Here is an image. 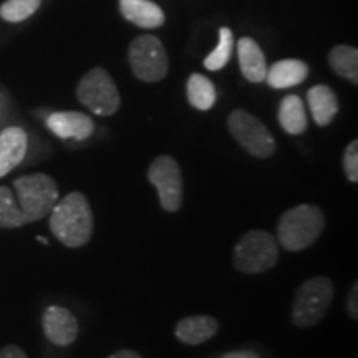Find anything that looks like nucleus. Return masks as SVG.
<instances>
[{
	"instance_id": "obj_1",
	"label": "nucleus",
	"mask_w": 358,
	"mask_h": 358,
	"mask_svg": "<svg viewBox=\"0 0 358 358\" xmlns=\"http://www.w3.org/2000/svg\"><path fill=\"white\" fill-rule=\"evenodd\" d=\"M48 216L52 234L66 248H83L92 239L95 217L87 196L80 191H73L58 199Z\"/></svg>"
},
{
	"instance_id": "obj_2",
	"label": "nucleus",
	"mask_w": 358,
	"mask_h": 358,
	"mask_svg": "<svg viewBox=\"0 0 358 358\" xmlns=\"http://www.w3.org/2000/svg\"><path fill=\"white\" fill-rule=\"evenodd\" d=\"M325 226V213L319 206L299 204L280 216L277 222V243L290 252H299L315 244Z\"/></svg>"
},
{
	"instance_id": "obj_3",
	"label": "nucleus",
	"mask_w": 358,
	"mask_h": 358,
	"mask_svg": "<svg viewBox=\"0 0 358 358\" xmlns=\"http://www.w3.org/2000/svg\"><path fill=\"white\" fill-rule=\"evenodd\" d=\"M335 297V284L330 277L317 275L299 285L292 302V324L299 329L315 327L327 315Z\"/></svg>"
},
{
	"instance_id": "obj_4",
	"label": "nucleus",
	"mask_w": 358,
	"mask_h": 358,
	"mask_svg": "<svg viewBox=\"0 0 358 358\" xmlns=\"http://www.w3.org/2000/svg\"><path fill=\"white\" fill-rule=\"evenodd\" d=\"M279 243L264 229L248 231L232 250V264L241 274H262L277 266Z\"/></svg>"
},
{
	"instance_id": "obj_5",
	"label": "nucleus",
	"mask_w": 358,
	"mask_h": 358,
	"mask_svg": "<svg viewBox=\"0 0 358 358\" xmlns=\"http://www.w3.org/2000/svg\"><path fill=\"white\" fill-rule=\"evenodd\" d=\"M15 199L27 224L42 221L52 213L53 206L60 199L58 186L53 178L43 173L25 174L13 181Z\"/></svg>"
},
{
	"instance_id": "obj_6",
	"label": "nucleus",
	"mask_w": 358,
	"mask_h": 358,
	"mask_svg": "<svg viewBox=\"0 0 358 358\" xmlns=\"http://www.w3.org/2000/svg\"><path fill=\"white\" fill-rule=\"evenodd\" d=\"M77 98L92 113L100 116H111L122 106V96L108 71L101 66L90 70L80 80L77 87Z\"/></svg>"
},
{
	"instance_id": "obj_7",
	"label": "nucleus",
	"mask_w": 358,
	"mask_h": 358,
	"mask_svg": "<svg viewBox=\"0 0 358 358\" xmlns=\"http://www.w3.org/2000/svg\"><path fill=\"white\" fill-rule=\"evenodd\" d=\"M227 129L243 150L259 159L275 153V140L257 116L245 110H234L227 118Z\"/></svg>"
},
{
	"instance_id": "obj_8",
	"label": "nucleus",
	"mask_w": 358,
	"mask_h": 358,
	"mask_svg": "<svg viewBox=\"0 0 358 358\" xmlns=\"http://www.w3.org/2000/svg\"><path fill=\"white\" fill-rule=\"evenodd\" d=\"M128 62L133 75L141 82L156 83L168 75L166 50L153 35H141L133 40L128 50Z\"/></svg>"
},
{
	"instance_id": "obj_9",
	"label": "nucleus",
	"mask_w": 358,
	"mask_h": 358,
	"mask_svg": "<svg viewBox=\"0 0 358 358\" xmlns=\"http://www.w3.org/2000/svg\"><path fill=\"white\" fill-rule=\"evenodd\" d=\"M148 181L158 189L159 204L164 211L176 213L182 206V173L173 156L161 155L151 161Z\"/></svg>"
},
{
	"instance_id": "obj_10",
	"label": "nucleus",
	"mask_w": 358,
	"mask_h": 358,
	"mask_svg": "<svg viewBox=\"0 0 358 358\" xmlns=\"http://www.w3.org/2000/svg\"><path fill=\"white\" fill-rule=\"evenodd\" d=\"M43 334L58 347H69L78 337V320L69 308L48 307L42 317Z\"/></svg>"
},
{
	"instance_id": "obj_11",
	"label": "nucleus",
	"mask_w": 358,
	"mask_h": 358,
	"mask_svg": "<svg viewBox=\"0 0 358 358\" xmlns=\"http://www.w3.org/2000/svg\"><path fill=\"white\" fill-rule=\"evenodd\" d=\"M47 127L62 140H87L95 131V123L80 111H55L48 115Z\"/></svg>"
},
{
	"instance_id": "obj_12",
	"label": "nucleus",
	"mask_w": 358,
	"mask_h": 358,
	"mask_svg": "<svg viewBox=\"0 0 358 358\" xmlns=\"http://www.w3.org/2000/svg\"><path fill=\"white\" fill-rule=\"evenodd\" d=\"M219 332V320L211 315L185 317L176 324L174 335L186 345H201Z\"/></svg>"
},
{
	"instance_id": "obj_13",
	"label": "nucleus",
	"mask_w": 358,
	"mask_h": 358,
	"mask_svg": "<svg viewBox=\"0 0 358 358\" xmlns=\"http://www.w3.org/2000/svg\"><path fill=\"white\" fill-rule=\"evenodd\" d=\"M27 133L19 127H10L0 133V178L17 168L27 153Z\"/></svg>"
},
{
	"instance_id": "obj_14",
	"label": "nucleus",
	"mask_w": 358,
	"mask_h": 358,
	"mask_svg": "<svg viewBox=\"0 0 358 358\" xmlns=\"http://www.w3.org/2000/svg\"><path fill=\"white\" fill-rule=\"evenodd\" d=\"M237 57H239L241 73L245 80H249L250 83L266 82L267 62L256 40L249 37L241 38L237 43Z\"/></svg>"
},
{
	"instance_id": "obj_15",
	"label": "nucleus",
	"mask_w": 358,
	"mask_h": 358,
	"mask_svg": "<svg viewBox=\"0 0 358 358\" xmlns=\"http://www.w3.org/2000/svg\"><path fill=\"white\" fill-rule=\"evenodd\" d=\"M308 77V65L302 60L295 58H285V60L275 62L272 66H267L266 82L268 87L282 90L301 85Z\"/></svg>"
},
{
	"instance_id": "obj_16",
	"label": "nucleus",
	"mask_w": 358,
	"mask_h": 358,
	"mask_svg": "<svg viewBox=\"0 0 358 358\" xmlns=\"http://www.w3.org/2000/svg\"><path fill=\"white\" fill-rule=\"evenodd\" d=\"M308 108L319 127H329L338 113V100L335 92L327 85H315L307 93Z\"/></svg>"
},
{
	"instance_id": "obj_17",
	"label": "nucleus",
	"mask_w": 358,
	"mask_h": 358,
	"mask_svg": "<svg viewBox=\"0 0 358 358\" xmlns=\"http://www.w3.org/2000/svg\"><path fill=\"white\" fill-rule=\"evenodd\" d=\"M120 12L141 29H158L164 24L163 10L150 0H120Z\"/></svg>"
},
{
	"instance_id": "obj_18",
	"label": "nucleus",
	"mask_w": 358,
	"mask_h": 358,
	"mask_svg": "<svg viewBox=\"0 0 358 358\" xmlns=\"http://www.w3.org/2000/svg\"><path fill=\"white\" fill-rule=\"evenodd\" d=\"M279 124L285 133L302 134L307 129L308 120L301 96L289 95L282 98L279 105Z\"/></svg>"
},
{
	"instance_id": "obj_19",
	"label": "nucleus",
	"mask_w": 358,
	"mask_h": 358,
	"mask_svg": "<svg viewBox=\"0 0 358 358\" xmlns=\"http://www.w3.org/2000/svg\"><path fill=\"white\" fill-rule=\"evenodd\" d=\"M187 101L191 106H194L199 111L211 110L216 103L217 93L216 87L209 78H206L201 73H192L189 80H187Z\"/></svg>"
},
{
	"instance_id": "obj_20",
	"label": "nucleus",
	"mask_w": 358,
	"mask_h": 358,
	"mask_svg": "<svg viewBox=\"0 0 358 358\" xmlns=\"http://www.w3.org/2000/svg\"><path fill=\"white\" fill-rule=\"evenodd\" d=\"M329 64L340 77L358 83V50L350 45H337L329 53Z\"/></svg>"
},
{
	"instance_id": "obj_21",
	"label": "nucleus",
	"mask_w": 358,
	"mask_h": 358,
	"mask_svg": "<svg viewBox=\"0 0 358 358\" xmlns=\"http://www.w3.org/2000/svg\"><path fill=\"white\" fill-rule=\"evenodd\" d=\"M24 224L27 222L15 194L7 186H0V229H17Z\"/></svg>"
},
{
	"instance_id": "obj_22",
	"label": "nucleus",
	"mask_w": 358,
	"mask_h": 358,
	"mask_svg": "<svg viewBox=\"0 0 358 358\" xmlns=\"http://www.w3.org/2000/svg\"><path fill=\"white\" fill-rule=\"evenodd\" d=\"M232 50H234V34L227 27H222L219 30V42L217 47L204 58V66L209 71L222 70L224 66L229 64Z\"/></svg>"
},
{
	"instance_id": "obj_23",
	"label": "nucleus",
	"mask_w": 358,
	"mask_h": 358,
	"mask_svg": "<svg viewBox=\"0 0 358 358\" xmlns=\"http://www.w3.org/2000/svg\"><path fill=\"white\" fill-rule=\"evenodd\" d=\"M40 3H42V0H7L0 7V17L3 20L12 22V24L24 22L37 12Z\"/></svg>"
},
{
	"instance_id": "obj_24",
	"label": "nucleus",
	"mask_w": 358,
	"mask_h": 358,
	"mask_svg": "<svg viewBox=\"0 0 358 358\" xmlns=\"http://www.w3.org/2000/svg\"><path fill=\"white\" fill-rule=\"evenodd\" d=\"M343 171L350 182H358V141L353 140L348 143L343 153Z\"/></svg>"
},
{
	"instance_id": "obj_25",
	"label": "nucleus",
	"mask_w": 358,
	"mask_h": 358,
	"mask_svg": "<svg viewBox=\"0 0 358 358\" xmlns=\"http://www.w3.org/2000/svg\"><path fill=\"white\" fill-rule=\"evenodd\" d=\"M347 312H348V315H350L353 320L358 319V284H357V282L352 285L350 292H348Z\"/></svg>"
},
{
	"instance_id": "obj_26",
	"label": "nucleus",
	"mask_w": 358,
	"mask_h": 358,
	"mask_svg": "<svg viewBox=\"0 0 358 358\" xmlns=\"http://www.w3.org/2000/svg\"><path fill=\"white\" fill-rule=\"evenodd\" d=\"M0 358H29L25 352L17 345H7L0 348Z\"/></svg>"
},
{
	"instance_id": "obj_27",
	"label": "nucleus",
	"mask_w": 358,
	"mask_h": 358,
	"mask_svg": "<svg viewBox=\"0 0 358 358\" xmlns=\"http://www.w3.org/2000/svg\"><path fill=\"white\" fill-rule=\"evenodd\" d=\"M219 358H259V355L252 350H236V352L224 353V355H221Z\"/></svg>"
},
{
	"instance_id": "obj_28",
	"label": "nucleus",
	"mask_w": 358,
	"mask_h": 358,
	"mask_svg": "<svg viewBox=\"0 0 358 358\" xmlns=\"http://www.w3.org/2000/svg\"><path fill=\"white\" fill-rule=\"evenodd\" d=\"M108 358H143V357L138 352L128 350V348H123V350L115 352L113 355H110Z\"/></svg>"
}]
</instances>
